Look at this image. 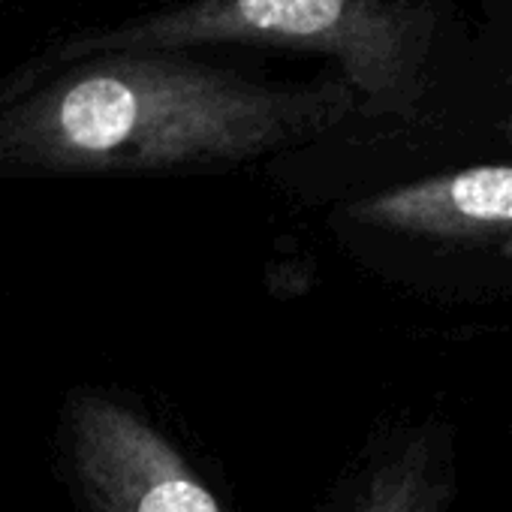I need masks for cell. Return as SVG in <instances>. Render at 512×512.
Wrapping results in <instances>:
<instances>
[{"label":"cell","mask_w":512,"mask_h":512,"mask_svg":"<svg viewBox=\"0 0 512 512\" xmlns=\"http://www.w3.org/2000/svg\"><path fill=\"white\" fill-rule=\"evenodd\" d=\"M452 491V434L428 422L386 437L371 452L341 512H449Z\"/></svg>","instance_id":"cell-5"},{"label":"cell","mask_w":512,"mask_h":512,"mask_svg":"<svg viewBox=\"0 0 512 512\" xmlns=\"http://www.w3.org/2000/svg\"><path fill=\"white\" fill-rule=\"evenodd\" d=\"M344 235L488 241L512 232V163L443 172L362 196L341 208Z\"/></svg>","instance_id":"cell-4"},{"label":"cell","mask_w":512,"mask_h":512,"mask_svg":"<svg viewBox=\"0 0 512 512\" xmlns=\"http://www.w3.org/2000/svg\"><path fill=\"white\" fill-rule=\"evenodd\" d=\"M359 112L341 76L278 82L187 49L46 58L0 82V181L229 172Z\"/></svg>","instance_id":"cell-1"},{"label":"cell","mask_w":512,"mask_h":512,"mask_svg":"<svg viewBox=\"0 0 512 512\" xmlns=\"http://www.w3.org/2000/svg\"><path fill=\"white\" fill-rule=\"evenodd\" d=\"M61 452L85 512H226L175 443L112 395H70Z\"/></svg>","instance_id":"cell-3"},{"label":"cell","mask_w":512,"mask_h":512,"mask_svg":"<svg viewBox=\"0 0 512 512\" xmlns=\"http://www.w3.org/2000/svg\"><path fill=\"white\" fill-rule=\"evenodd\" d=\"M503 136H506V142L512 145V112H509V118L503 121Z\"/></svg>","instance_id":"cell-6"},{"label":"cell","mask_w":512,"mask_h":512,"mask_svg":"<svg viewBox=\"0 0 512 512\" xmlns=\"http://www.w3.org/2000/svg\"><path fill=\"white\" fill-rule=\"evenodd\" d=\"M506 88H509V94H512V76L506 79Z\"/></svg>","instance_id":"cell-7"},{"label":"cell","mask_w":512,"mask_h":512,"mask_svg":"<svg viewBox=\"0 0 512 512\" xmlns=\"http://www.w3.org/2000/svg\"><path fill=\"white\" fill-rule=\"evenodd\" d=\"M269 46L326 55L359 112L413 118L428 85L434 13L410 0H181L64 40L52 58L97 52Z\"/></svg>","instance_id":"cell-2"}]
</instances>
